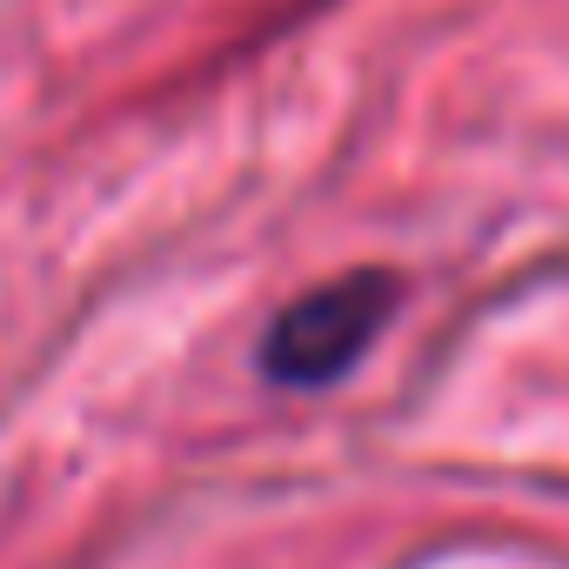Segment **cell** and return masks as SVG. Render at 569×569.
<instances>
[{"label": "cell", "instance_id": "1", "mask_svg": "<svg viewBox=\"0 0 569 569\" xmlns=\"http://www.w3.org/2000/svg\"><path fill=\"white\" fill-rule=\"evenodd\" d=\"M402 302V281L389 268H356V274H336L322 289L296 296L261 336V369L289 389H322V382H342L369 342L389 329Z\"/></svg>", "mask_w": 569, "mask_h": 569}]
</instances>
